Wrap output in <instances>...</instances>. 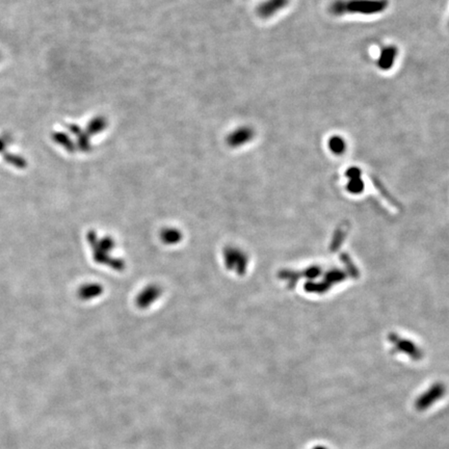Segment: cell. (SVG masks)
I'll return each instance as SVG.
<instances>
[{
    "label": "cell",
    "instance_id": "obj_5",
    "mask_svg": "<svg viewBox=\"0 0 449 449\" xmlns=\"http://www.w3.org/2000/svg\"><path fill=\"white\" fill-rule=\"evenodd\" d=\"M313 449H328V448L325 447V446H316V447H314Z\"/></svg>",
    "mask_w": 449,
    "mask_h": 449
},
{
    "label": "cell",
    "instance_id": "obj_1",
    "mask_svg": "<svg viewBox=\"0 0 449 449\" xmlns=\"http://www.w3.org/2000/svg\"><path fill=\"white\" fill-rule=\"evenodd\" d=\"M389 8V0H334L329 6V12L339 16H377Z\"/></svg>",
    "mask_w": 449,
    "mask_h": 449
},
{
    "label": "cell",
    "instance_id": "obj_3",
    "mask_svg": "<svg viewBox=\"0 0 449 449\" xmlns=\"http://www.w3.org/2000/svg\"><path fill=\"white\" fill-rule=\"evenodd\" d=\"M399 48L395 45H386L380 50L377 66L381 71H389L393 68L399 58Z\"/></svg>",
    "mask_w": 449,
    "mask_h": 449
},
{
    "label": "cell",
    "instance_id": "obj_4",
    "mask_svg": "<svg viewBox=\"0 0 449 449\" xmlns=\"http://www.w3.org/2000/svg\"><path fill=\"white\" fill-rule=\"evenodd\" d=\"M328 147L330 151L335 155H342L347 152L348 143L347 140L342 136L334 135L331 136L328 140Z\"/></svg>",
    "mask_w": 449,
    "mask_h": 449
},
{
    "label": "cell",
    "instance_id": "obj_6",
    "mask_svg": "<svg viewBox=\"0 0 449 449\" xmlns=\"http://www.w3.org/2000/svg\"><path fill=\"white\" fill-rule=\"evenodd\" d=\"M448 25H449V22H448Z\"/></svg>",
    "mask_w": 449,
    "mask_h": 449
},
{
    "label": "cell",
    "instance_id": "obj_2",
    "mask_svg": "<svg viewBox=\"0 0 449 449\" xmlns=\"http://www.w3.org/2000/svg\"><path fill=\"white\" fill-rule=\"evenodd\" d=\"M445 394L444 385L438 383L432 386L427 392L421 394L415 402V409L419 412H424L430 409L434 404L440 401Z\"/></svg>",
    "mask_w": 449,
    "mask_h": 449
}]
</instances>
